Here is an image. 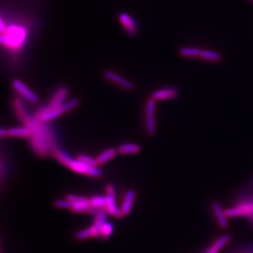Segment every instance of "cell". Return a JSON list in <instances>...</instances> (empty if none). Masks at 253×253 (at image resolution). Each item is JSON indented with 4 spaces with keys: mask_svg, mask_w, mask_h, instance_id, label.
<instances>
[{
    "mask_svg": "<svg viewBox=\"0 0 253 253\" xmlns=\"http://www.w3.org/2000/svg\"><path fill=\"white\" fill-rule=\"evenodd\" d=\"M90 202H76V203H72V210L76 213H82V212H86L87 213L89 209L90 208Z\"/></svg>",
    "mask_w": 253,
    "mask_h": 253,
    "instance_id": "cb8c5ba5",
    "label": "cell"
},
{
    "mask_svg": "<svg viewBox=\"0 0 253 253\" xmlns=\"http://www.w3.org/2000/svg\"><path fill=\"white\" fill-rule=\"evenodd\" d=\"M23 123L30 129V144L34 152L39 156L46 157L50 152V149L45 132V122L40 121L35 115L29 116Z\"/></svg>",
    "mask_w": 253,
    "mask_h": 253,
    "instance_id": "6da1fadb",
    "label": "cell"
},
{
    "mask_svg": "<svg viewBox=\"0 0 253 253\" xmlns=\"http://www.w3.org/2000/svg\"><path fill=\"white\" fill-rule=\"evenodd\" d=\"M230 241V236L224 235L219 238L206 251V253H218L225 246L227 245Z\"/></svg>",
    "mask_w": 253,
    "mask_h": 253,
    "instance_id": "9a60e30c",
    "label": "cell"
},
{
    "mask_svg": "<svg viewBox=\"0 0 253 253\" xmlns=\"http://www.w3.org/2000/svg\"><path fill=\"white\" fill-rule=\"evenodd\" d=\"M67 199L70 202H72V203H76V202H90V199L84 197H79L76 195H73V194H68L67 196Z\"/></svg>",
    "mask_w": 253,
    "mask_h": 253,
    "instance_id": "f546056e",
    "label": "cell"
},
{
    "mask_svg": "<svg viewBox=\"0 0 253 253\" xmlns=\"http://www.w3.org/2000/svg\"><path fill=\"white\" fill-rule=\"evenodd\" d=\"M141 147L136 144H123L118 148V152L122 155L139 153Z\"/></svg>",
    "mask_w": 253,
    "mask_h": 253,
    "instance_id": "ac0fdd59",
    "label": "cell"
},
{
    "mask_svg": "<svg viewBox=\"0 0 253 253\" xmlns=\"http://www.w3.org/2000/svg\"><path fill=\"white\" fill-rule=\"evenodd\" d=\"M27 30L20 25H11L4 34H1L0 41L4 47L13 50H20L25 44Z\"/></svg>",
    "mask_w": 253,
    "mask_h": 253,
    "instance_id": "7a4b0ae2",
    "label": "cell"
},
{
    "mask_svg": "<svg viewBox=\"0 0 253 253\" xmlns=\"http://www.w3.org/2000/svg\"><path fill=\"white\" fill-rule=\"evenodd\" d=\"M67 167L72 170L73 172H77L79 174L86 175L90 166H87L86 164L83 163L78 159H72Z\"/></svg>",
    "mask_w": 253,
    "mask_h": 253,
    "instance_id": "e0dca14e",
    "label": "cell"
},
{
    "mask_svg": "<svg viewBox=\"0 0 253 253\" xmlns=\"http://www.w3.org/2000/svg\"><path fill=\"white\" fill-rule=\"evenodd\" d=\"M79 100L74 99V100L65 102L64 104L61 107H57V108H50L47 105H45L38 110V112L35 113V117H37L38 119L41 122L48 123L50 121L60 117L65 112L74 109L75 107H76L79 105Z\"/></svg>",
    "mask_w": 253,
    "mask_h": 253,
    "instance_id": "3957f363",
    "label": "cell"
},
{
    "mask_svg": "<svg viewBox=\"0 0 253 253\" xmlns=\"http://www.w3.org/2000/svg\"><path fill=\"white\" fill-rule=\"evenodd\" d=\"M226 215L228 217L253 216V202H244L232 208L227 209Z\"/></svg>",
    "mask_w": 253,
    "mask_h": 253,
    "instance_id": "8992f818",
    "label": "cell"
},
{
    "mask_svg": "<svg viewBox=\"0 0 253 253\" xmlns=\"http://www.w3.org/2000/svg\"><path fill=\"white\" fill-rule=\"evenodd\" d=\"M8 25H6L3 20V18H0V30H1V34H4L7 31L8 29Z\"/></svg>",
    "mask_w": 253,
    "mask_h": 253,
    "instance_id": "4dcf8cb0",
    "label": "cell"
},
{
    "mask_svg": "<svg viewBox=\"0 0 253 253\" xmlns=\"http://www.w3.org/2000/svg\"><path fill=\"white\" fill-rule=\"evenodd\" d=\"M117 152H118V150L114 149V148L107 149V150L102 152V153H100L97 156L96 160H97L98 164L99 165H102V164L107 163V161H109L110 160L114 158Z\"/></svg>",
    "mask_w": 253,
    "mask_h": 253,
    "instance_id": "2e32d148",
    "label": "cell"
},
{
    "mask_svg": "<svg viewBox=\"0 0 253 253\" xmlns=\"http://www.w3.org/2000/svg\"><path fill=\"white\" fill-rule=\"evenodd\" d=\"M212 209H213L214 214L216 216L218 223L221 226V228H226L228 226V221L226 219V211H223L222 206H221V204L216 202H214L212 205Z\"/></svg>",
    "mask_w": 253,
    "mask_h": 253,
    "instance_id": "5bb4252c",
    "label": "cell"
},
{
    "mask_svg": "<svg viewBox=\"0 0 253 253\" xmlns=\"http://www.w3.org/2000/svg\"><path fill=\"white\" fill-rule=\"evenodd\" d=\"M54 206L57 208L61 209H72V202L68 199H59L54 202Z\"/></svg>",
    "mask_w": 253,
    "mask_h": 253,
    "instance_id": "f1b7e54d",
    "label": "cell"
},
{
    "mask_svg": "<svg viewBox=\"0 0 253 253\" xmlns=\"http://www.w3.org/2000/svg\"><path fill=\"white\" fill-rule=\"evenodd\" d=\"M201 50L198 48L184 47L179 50V53L182 57H197L200 56Z\"/></svg>",
    "mask_w": 253,
    "mask_h": 253,
    "instance_id": "ffe728a7",
    "label": "cell"
},
{
    "mask_svg": "<svg viewBox=\"0 0 253 253\" xmlns=\"http://www.w3.org/2000/svg\"><path fill=\"white\" fill-rule=\"evenodd\" d=\"M104 76L109 81L115 83L123 89L127 90H134V84L131 81H129V79H127L126 78H125L121 75L117 74L116 72L108 70L104 72Z\"/></svg>",
    "mask_w": 253,
    "mask_h": 253,
    "instance_id": "ba28073f",
    "label": "cell"
},
{
    "mask_svg": "<svg viewBox=\"0 0 253 253\" xmlns=\"http://www.w3.org/2000/svg\"><path fill=\"white\" fill-rule=\"evenodd\" d=\"M106 194H107V213L111 214L112 216L117 218H122L123 215L122 208H119L116 204L115 194H116V189L113 184H108L106 188Z\"/></svg>",
    "mask_w": 253,
    "mask_h": 253,
    "instance_id": "277c9868",
    "label": "cell"
},
{
    "mask_svg": "<svg viewBox=\"0 0 253 253\" xmlns=\"http://www.w3.org/2000/svg\"><path fill=\"white\" fill-rule=\"evenodd\" d=\"M156 101L153 98H150L146 105V131L149 135H153L156 132V121H155V109Z\"/></svg>",
    "mask_w": 253,
    "mask_h": 253,
    "instance_id": "5b68a950",
    "label": "cell"
},
{
    "mask_svg": "<svg viewBox=\"0 0 253 253\" xmlns=\"http://www.w3.org/2000/svg\"><path fill=\"white\" fill-rule=\"evenodd\" d=\"M77 240H84V239H87V238L93 237L92 229L91 228H85V229H82L79 230L76 233L75 235Z\"/></svg>",
    "mask_w": 253,
    "mask_h": 253,
    "instance_id": "4316f807",
    "label": "cell"
},
{
    "mask_svg": "<svg viewBox=\"0 0 253 253\" xmlns=\"http://www.w3.org/2000/svg\"><path fill=\"white\" fill-rule=\"evenodd\" d=\"M99 166H90L89 170H88L87 176L91 177H95V178H99V177H102L103 176V172L101 169L98 167Z\"/></svg>",
    "mask_w": 253,
    "mask_h": 253,
    "instance_id": "83f0119b",
    "label": "cell"
},
{
    "mask_svg": "<svg viewBox=\"0 0 253 253\" xmlns=\"http://www.w3.org/2000/svg\"><path fill=\"white\" fill-rule=\"evenodd\" d=\"M14 109H15L16 114L18 116L19 119L22 120L23 122H25L27 119L29 115L27 114V109H26V105L24 100L21 98L16 97L14 99Z\"/></svg>",
    "mask_w": 253,
    "mask_h": 253,
    "instance_id": "7c38bea8",
    "label": "cell"
},
{
    "mask_svg": "<svg viewBox=\"0 0 253 253\" xmlns=\"http://www.w3.org/2000/svg\"><path fill=\"white\" fill-rule=\"evenodd\" d=\"M8 134L11 137H20V138H30V130L27 126L13 127L8 129Z\"/></svg>",
    "mask_w": 253,
    "mask_h": 253,
    "instance_id": "d6986e66",
    "label": "cell"
},
{
    "mask_svg": "<svg viewBox=\"0 0 253 253\" xmlns=\"http://www.w3.org/2000/svg\"><path fill=\"white\" fill-rule=\"evenodd\" d=\"M107 211H102L98 214L97 216H95V222L93 224V226L100 231L102 226L107 222Z\"/></svg>",
    "mask_w": 253,
    "mask_h": 253,
    "instance_id": "603a6c76",
    "label": "cell"
},
{
    "mask_svg": "<svg viewBox=\"0 0 253 253\" xmlns=\"http://www.w3.org/2000/svg\"><path fill=\"white\" fill-rule=\"evenodd\" d=\"M178 90L176 88L167 87L156 90L152 95L155 100H174L178 96Z\"/></svg>",
    "mask_w": 253,
    "mask_h": 253,
    "instance_id": "8fae6325",
    "label": "cell"
},
{
    "mask_svg": "<svg viewBox=\"0 0 253 253\" xmlns=\"http://www.w3.org/2000/svg\"><path fill=\"white\" fill-rule=\"evenodd\" d=\"M0 136H1V138H5V137L9 136V134H8V129L1 128V129H0Z\"/></svg>",
    "mask_w": 253,
    "mask_h": 253,
    "instance_id": "1f68e13d",
    "label": "cell"
},
{
    "mask_svg": "<svg viewBox=\"0 0 253 253\" xmlns=\"http://www.w3.org/2000/svg\"><path fill=\"white\" fill-rule=\"evenodd\" d=\"M199 57L202 59L216 62V61L221 60V55L219 52H214V51H211V50H202Z\"/></svg>",
    "mask_w": 253,
    "mask_h": 253,
    "instance_id": "44dd1931",
    "label": "cell"
},
{
    "mask_svg": "<svg viewBox=\"0 0 253 253\" xmlns=\"http://www.w3.org/2000/svg\"><path fill=\"white\" fill-rule=\"evenodd\" d=\"M78 160L82 161L83 163L86 164L87 166H99V164H98L97 160L96 158H93L91 156H89V155H85V154H80L77 157Z\"/></svg>",
    "mask_w": 253,
    "mask_h": 253,
    "instance_id": "484cf974",
    "label": "cell"
},
{
    "mask_svg": "<svg viewBox=\"0 0 253 253\" xmlns=\"http://www.w3.org/2000/svg\"><path fill=\"white\" fill-rule=\"evenodd\" d=\"M135 196H136V194L133 189H129L126 192L122 206V211L124 216L129 215V212L131 211Z\"/></svg>",
    "mask_w": 253,
    "mask_h": 253,
    "instance_id": "4fadbf2b",
    "label": "cell"
},
{
    "mask_svg": "<svg viewBox=\"0 0 253 253\" xmlns=\"http://www.w3.org/2000/svg\"><path fill=\"white\" fill-rule=\"evenodd\" d=\"M119 21L122 26L126 29L129 35H135L138 32L136 23L132 17L126 13H122L119 15Z\"/></svg>",
    "mask_w": 253,
    "mask_h": 253,
    "instance_id": "30bf717a",
    "label": "cell"
},
{
    "mask_svg": "<svg viewBox=\"0 0 253 253\" xmlns=\"http://www.w3.org/2000/svg\"><path fill=\"white\" fill-rule=\"evenodd\" d=\"M113 225L107 221L100 229V237L102 238H109L113 233Z\"/></svg>",
    "mask_w": 253,
    "mask_h": 253,
    "instance_id": "d4e9b609",
    "label": "cell"
},
{
    "mask_svg": "<svg viewBox=\"0 0 253 253\" xmlns=\"http://www.w3.org/2000/svg\"><path fill=\"white\" fill-rule=\"evenodd\" d=\"M90 203L91 206L100 207V208L107 210V197L95 196L90 199Z\"/></svg>",
    "mask_w": 253,
    "mask_h": 253,
    "instance_id": "7402d4cb",
    "label": "cell"
},
{
    "mask_svg": "<svg viewBox=\"0 0 253 253\" xmlns=\"http://www.w3.org/2000/svg\"><path fill=\"white\" fill-rule=\"evenodd\" d=\"M68 95V90L66 87H60L57 89L50 100V103L47 105L50 108H57L64 104Z\"/></svg>",
    "mask_w": 253,
    "mask_h": 253,
    "instance_id": "9c48e42d",
    "label": "cell"
},
{
    "mask_svg": "<svg viewBox=\"0 0 253 253\" xmlns=\"http://www.w3.org/2000/svg\"><path fill=\"white\" fill-rule=\"evenodd\" d=\"M12 85L18 94H20L25 100H27L29 102H32V103H37L39 102V97L37 95L35 92H33L32 90H30L27 85H25L24 82L22 81L21 79H14L12 83Z\"/></svg>",
    "mask_w": 253,
    "mask_h": 253,
    "instance_id": "52a82bcc",
    "label": "cell"
}]
</instances>
